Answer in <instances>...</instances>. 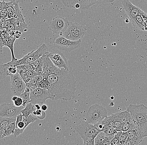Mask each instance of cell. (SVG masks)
<instances>
[{
  "instance_id": "cell-20",
  "label": "cell",
  "mask_w": 147,
  "mask_h": 145,
  "mask_svg": "<svg viewBox=\"0 0 147 145\" xmlns=\"http://www.w3.org/2000/svg\"><path fill=\"white\" fill-rule=\"evenodd\" d=\"M130 20L133 26L135 28L141 31H145L144 21L142 16L140 14L138 15L137 16Z\"/></svg>"
},
{
  "instance_id": "cell-40",
  "label": "cell",
  "mask_w": 147,
  "mask_h": 145,
  "mask_svg": "<svg viewBox=\"0 0 147 145\" xmlns=\"http://www.w3.org/2000/svg\"><path fill=\"white\" fill-rule=\"evenodd\" d=\"M35 108H36V110L37 109H41V107H40V105L38 104H36L35 105Z\"/></svg>"
},
{
  "instance_id": "cell-36",
  "label": "cell",
  "mask_w": 147,
  "mask_h": 145,
  "mask_svg": "<svg viewBox=\"0 0 147 145\" xmlns=\"http://www.w3.org/2000/svg\"><path fill=\"white\" fill-rule=\"evenodd\" d=\"M23 120V115L22 113L18 115L16 117V125L19 122L22 121Z\"/></svg>"
},
{
  "instance_id": "cell-3",
  "label": "cell",
  "mask_w": 147,
  "mask_h": 145,
  "mask_svg": "<svg viewBox=\"0 0 147 145\" xmlns=\"http://www.w3.org/2000/svg\"><path fill=\"white\" fill-rule=\"evenodd\" d=\"M75 129L83 140L84 145H94V138L100 132L95 126L84 120L76 126Z\"/></svg>"
},
{
  "instance_id": "cell-43",
  "label": "cell",
  "mask_w": 147,
  "mask_h": 145,
  "mask_svg": "<svg viewBox=\"0 0 147 145\" xmlns=\"http://www.w3.org/2000/svg\"><path fill=\"white\" fill-rule=\"evenodd\" d=\"M110 105V106L113 107V106L114 105V103H111Z\"/></svg>"
},
{
  "instance_id": "cell-23",
  "label": "cell",
  "mask_w": 147,
  "mask_h": 145,
  "mask_svg": "<svg viewBox=\"0 0 147 145\" xmlns=\"http://www.w3.org/2000/svg\"><path fill=\"white\" fill-rule=\"evenodd\" d=\"M16 128V122L11 123L3 130L2 134V138L6 136H9L11 135H13Z\"/></svg>"
},
{
  "instance_id": "cell-2",
  "label": "cell",
  "mask_w": 147,
  "mask_h": 145,
  "mask_svg": "<svg viewBox=\"0 0 147 145\" xmlns=\"http://www.w3.org/2000/svg\"><path fill=\"white\" fill-rule=\"evenodd\" d=\"M130 114L132 125L145 138L147 137V107L143 104H130L127 108Z\"/></svg>"
},
{
  "instance_id": "cell-8",
  "label": "cell",
  "mask_w": 147,
  "mask_h": 145,
  "mask_svg": "<svg viewBox=\"0 0 147 145\" xmlns=\"http://www.w3.org/2000/svg\"><path fill=\"white\" fill-rule=\"evenodd\" d=\"M30 98L31 102L34 105H42L48 99H52V96L48 90L40 87H37L31 91Z\"/></svg>"
},
{
  "instance_id": "cell-18",
  "label": "cell",
  "mask_w": 147,
  "mask_h": 145,
  "mask_svg": "<svg viewBox=\"0 0 147 145\" xmlns=\"http://www.w3.org/2000/svg\"><path fill=\"white\" fill-rule=\"evenodd\" d=\"M11 66L16 67L14 61H11L5 64H0V80L4 79L7 76H10L9 68Z\"/></svg>"
},
{
  "instance_id": "cell-11",
  "label": "cell",
  "mask_w": 147,
  "mask_h": 145,
  "mask_svg": "<svg viewBox=\"0 0 147 145\" xmlns=\"http://www.w3.org/2000/svg\"><path fill=\"white\" fill-rule=\"evenodd\" d=\"M11 90L14 95L20 97L26 88L24 82L19 73H17L11 76Z\"/></svg>"
},
{
  "instance_id": "cell-26",
  "label": "cell",
  "mask_w": 147,
  "mask_h": 145,
  "mask_svg": "<svg viewBox=\"0 0 147 145\" xmlns=\"http://www.w3.org/2000/svg\"><path fill=\"white\" fill-rule=\"evenodd\" d=\"M38 119V118L36 116H34L32 114H30L27 118H23V121L24 123L25 129L30 124L34 123Z\"/></svg>"
},
{
  "instance_id": "cell-1",
  "label": "cell",
  "mask_w": 147,
  "mask_h": 145,
  "mask_svg": "<svg viewBox=\"0 0 147 145\" xmlns=\"http://www.w3.org/2000/svg\"><path fill=\"white\" fill-rule=\"evenodd\" d=\"M49 52L42 56L43 78L48 82L47 90L52 96V100H71L74 98L77 82L73 71L57 67L50 60Z\"/></svg>"
},
{
  "instance_id": "cell-24",
  "label": "cell",
  "mask_w": 147,
  "mask_h": 145,
  "mask_svg": "<svg viewBox=\"0 0 147 145\" xmlns=\"http://www.w3.org/2000/svg\"><path fill=\"white\" fill-rule=\"evenodd\" d=\"M33 66L34 70L42 73L43 69V61L42 57L39 58L34 62L31 63Z\"/></svg>"
},
{
  "instance_id": "cell-30",
  "label": "cell",
  "mask_w": 147,
  "mask_h": 145,
  "mask_svg": "<svg viewBox=\"0 0 147 145\" xmlns=\"http://www.w3.org/2000/svg\"><path fill=\"white\" fill-rule=\"evenodd\" d=\"M16 68L18 69H21L23 71H26L29 69H34L33 66L30 63L28 64H22V65H18L17 66Z\"/></svg>"
},
{
  "instance_id": "cell-33",
  "label": "cell",
  "mask_w": 147,
  "mask_h": 145,
  "mask_svg": "<svg viewBox=\"0 0 147 145\" xmlns=\"http://www.w3.org/2000/svg\"><path fill=\"white\" fill-rule=\"evenodd\" d=\"M102 131L109 135H115L117 132L115 128L110 127H108Z\"/></svg>"
},
{
  "instance_id": "cell-9",
  "label": "cell",
  "mask_w": 147,
  "mask_h": 145,
  "mask_svg": "<svg viewBox=\"0 0 147 145\" xmlns=\"http://www.w3.org/2000/svg\"><path fill=\"white\" fill-rule=\"evenodd\" d=\"M81 43V40L71 41L61 36L56 38L54 42L55 47L60 50L67 52H70L77 49L80 45Z\"/></svg>"
},
{
  "instance_id": "cell-35",
  "label": "cell",
  "mask_w": 147,
  "mask_h": 145,
  "mask_svg": "<svg viewBox=\"0 0 147 145\" xmlns=\"http://www.w3.org/2000/svg\"><path fill=\"white\" fill-rule=\"evenodd\" d=\"M16 128L22 129L24 131V130H25L24 123L23 121L19 122L16 125Z\"/></svg>"
},
{
  "instance_id": "cell-12",
  "label": "cell",
  "mask_w": 147,
  "mask_h": 145,
  "mask_svg": "<svg viewBox=\"0 0 147 145\" xmlns=\"http://www.w3.org/2000/svg\"><path fill=\"white\" fill-rule=\"evenodd\" d=\"M70 22L67 18L57 16L53 18L49 24V30L54 34H60L67 28Z\"/></svg>"
},
{
  "instance_id": "cell-39",
  "label": "cell",
  "mask_w": 147,
  "mask_h": 145,
  "mask_svg": "<svg viewBox=\"0 0 147 145\" xmlns=\"http://www.w3.org/2000/svg\"><path fill=\"white\" fill-rule=\"evenodd\" d=\"M47 105H46L43 104L41 105V109L42 111H46L47 110Z\"/></svg>"
},
{
  "instance_id": "cell-14",
  "label": "cell",
  "mask_w": 147,
  "mask_h": 145,
  "mask_svg": "<svg viewBox=\"0 0 147 145\" xmlns=\"http://www.w3.org/2000/svg\"><path fill=\"white\" fill-rule=\"evenodd\" d=\"M127 132L128 137L124 145H139L143 141L144 138L139 131L132 125V124L131 127Z\"/></svg>"
},
{
  "instance_id": "cell-10",
  "label": "cell",
  "mask_w": 147,
  "mask_h": 145,
  "mask_svg": "<svg viewBox=\"0 0 147 145\" xmlns=\"http://www.w3.org/2000/svg\"><path fill=\"white\" fill-rule=\"evenodd\" d=\"M24 108L23 105L17 107L13 103H4L0 106V117L16 118Z\"/></svg>"
},
{
  "instance_id": "cell-17",
  "label": "cell",
  "mask_w": 147,
  "mask_h": 145,
  "mask_svg": "<svg viewBox=\"0 0 147 145\" xmlns=\"http://www.w3.org/2000/svg\"><path fill=\"white\" fill-rule=\"evenodd\" d=\"M115 135H109L101 131L94 138V145H111V141Z\"/></svg>"
},
{
  "instance_id": "cell-7",
  "label": "cell",
  "mask_w": 147,
  "mask_h": 145,
  "mask_svg": "<svg viewBox=\"0 0 147 145\" xmlns=\"http://www.w3.org/2000/svg\"><path fill=\"white\" fill-rule=\"evenodd\" d=\"M48 52V51L47 45L45 43H43L38 47L36 50H33L23 57L22 58L14 61L16 67L18 65L22 64H31Z\"/></svg>"
},
{
  "instance_id": "cell-34",
  "label": "cell",
  "mask_w": 147,
  "mask_h": 145,
  "mask_svg": "<svg viewBox=\"0 0 147 145\" xmlns=\"http://www.w3.org/2000/svg\"><path fill=\"white\" fill-rule=\"evenodd\" d=\"M24 0H0V2L6 3H17V4H19V3L22 2Z\"/></svg>"
},
{
  "instance_id": "cell-32",
  "label": "cell",
  "mask_w": 147,
  "mask_h": 145,
  "mask_svg": "<svg viewBox=\"0 0 147 145\" xmlns=\"http://www.w3.org/2000/svg\"><path fill=\"white\" fill-rule=\"evenodd\" d=\"M25 71L26 72L28 76L30 79L37 76V75H42V73L41 72H38L34 69H29V70Z\"/></svg>"
},
{
  "instance_id": "cell-28",
  "label": "cell",
  "mask_w": 147,
  "mask_h": 145,
  "mask_svg": "<svg viewBox=\"0 0 147 145\" xmlns=\"http://www.w3.org/2000/svg\"><path fill=\"white\" fill-rule=\"evenodd\" d=\"M17 70L18 73H19V75L21 76V78L22 79L24 82H25L26 84L29 82L30 79L29 78V77L28 76L27 74H26V72L24 71L18 69H17Z\"/></svg>"
},
{
  "instance_id": "cell-6",
  "label": "cell",
  "mask_w": 147,
  "mask_h": 145,
  "mask_svg": "<svg viewBox=\"0 0 147 145\" xmlns=\"http://www.w3.org/2000/svg\"><path fill=\"white\" fill-rule=\"evenodd\" d=\"M107 116V111L102 105L99 104L92 105L86 114V121L89 123L94 125L102 121Z\"/></svg>"
},
{
  "instance_id": "cell-29",
  "label": "cell",
  "mask_w": 147,
  "mask_h": 145,
  "mask_svg": "<svg viewBox=\"0 0 147 145\" xmlns=\"http://www.w3.org/2000/svg\"><path fill=\"white\" fill-rule=\"evenodd\" d=\"M128 137V132L127 131H122L120 136L119 142L117 145H124Z\"/></svg>"
},
{
  "instance_id": "cell-15",
  "label": "cell",
  "mask_w": 147,
  "mask_h": 145,
  "mask_svg": "<svg viewBox=\"0 0 147 145\" xmlns=\"http://www.w3.org/2000/svg\"><path fill=\"white\" fill-rule=\"evenodd\" d=\"M122 4L124 9L130 20L140 14L141 9L133 5L129 0H122Z\"/></svg>"
},
{
  "instance_id": "cell-4",
  "label": "cell",
  "mask_w": 147,
  "mask_h": 145,
  "mask_svg": "<svg viewBox=\"0 0 147 145\" xmlns=\"http://www.w3.org/2000/svg\"><path fill=\"white\" fill-rule=\"evenodd\" d=\"M86 29L77 22H70L68 26L60 36H64L71 41L81 40L85 36Z\"/></svg>"
},
{
  "instance_id": "cell-22",
  "label": "cell",
  "mask_w": 147,
  "mask_h": 145,
  "mask_svg": "<svg viewBox=\"0 0 147 145\" xmlns=\"http://www.w3.org/2000/svg\"><path fill=\"white\" fill-rule=\"evenodd\" d=\"M36 110L35 105L31 102L28 103L25 108L21 111L23 118H27L30 114H32L33 112Z\"/></svg>"
},
{
  "instance_id": "cell-45",
  "label": "cell",
  "mask_w": 147,
  "mask_h": 145,
  "mask_svg": "<svg viewBox=\"0 0 147 145\" xmlns=\"http://www.w3.org/2000/svg\"><path fill=\"white\" fill-rule=\"evenodd\" d=\"M114 97H113V96H112V97H110V99L112 100H114Z\"/></svg>"
},
{
  "instance_id": "cell-41",
  "label": "cell",
  "mask_w": 147,
  "mask_h": 145,
  "mask_svg": "<svg viewBox=\"0 0 147 145\" xmlns=\"http://www.w3.org/2000/svg\"><path fill=\"white\" fill-rule=\"evenodd\" d=\"M3 47L1 45H0V55H1L2 53L3 52Z\"/></svg>"
},
{
  "instance_id": "cell-44",
  "label": "cell",
  "mask_w": 147,
  "mask_h": 145,
  "mask_svg": "<svg viewBox=\"0 0 147 145\" xmlns=\"http://www.w3.org/2000/svg\"><path fill=\"white\" fill-rule=\"evenodd\" d=\"M2 26H3V24L1 23L0 22V28H1V27H2Z\"/></svg>"
},
{
  "instance_id": "cell-19",
  "label": "cell",
  "mask_w": 147,
  "mask_h": 145,
  "mask_svg": "<svg viewBox=\"0 0 147 145\" xmlns=\"http://www.w3.org/2000/svg\"><path fill=\"white\" fill-rule=\"evenodd\" d=\"M43 79L42 75H38L30 78L29 82L26 83V87L32 91L38 87L39 82Z\"/></svg>"
},
{
  "instance_id": "cell-38",
  "label": "cell",
  "mask_w": 147,
  "mask_h": 145,
  "mask_svg": "<svg viewBox=\"0 0 147 145\" xmlns=\"http://www.w3.org/2000/svg\"><path fill=\"white\" fill-rule=\"evenodd\" d=\"M5 22V20L4 16H0V22L3 24V25L4 24Z\"/></svg>"
},
{
  "instance_id": "cell-13",
  "label": "cell",
  "mask_w": 147,
  "mask_h": 145,
  "mask_svg": "<svg viewBox=\"0 0 147 145\" xmlns=\"http://www.w3.org/2000/svg\"><path fill=\"white\" fill-rule=\"evenodd\" d=\"M49 57L54 65L59 69H68V64L67 58L62 52L57 50L49 52Z\"/></svg>"
},
{
  "instance_id": "cell-27",
  "label": "cell",
  "mask_w": 147,
  "mask_h": 145,
  "mask_svg": "<svg viewBox=\"0 0 147 145\" xmlns=\"http://www.w3.org/2000/svg\"><path fill=\"white\" fill-rule=\"evenodd\" d=\"M11 100L13 101L14 105L17 107H20L23 105V100L20 97L14 95Z\"/></svg>"
},
{
  "instance_id": "cell-25",
  "label": "cell",
  "mask_w": 147,
  "mask_h": 145,
  "mask_svg": "<svg viewBox=\"0 0 147 145\" xmlns=\"http://www.w3.org/2000/svg\"><path fill=\"white\" fill-rule=\"evenodd\" d=\"M30 91L29 89L26 87L25 90L24 92L20 97L22 99L23 101V106L25 107L26 105L28 103L31 102V99L30 98Z\"/></svg>"
},
{
  "instance_id": "cell-42",
  "label": "cell",
  "mask_w": 147,
  "mask_h": 145,
  "mask_svg": "<svg viewBox=\"0 0 147 145\" xmlns=\"http://www.w3.org/2000/svg\"><path fill=\"white\" fill-rule=\"evenodd\" d=\"M125 22L127 23H128L129 22V19H127V18L126 19Z\"/></svg>"
},
{
  "instance_id": "cell-5",
  "label": "cell",
  "mask_w": 147,
  "mask_h": 145,
  "mask_svg": "<svg viewBox=\"0 0 147 145\" xmlns=\"http://www.w3.org/2000/svg\"><path fill=\"white\" fill-rule=\"evenodd\" d=\"M115 0H61L64 6L68 8L85 10L96 4L111 3Z\"/></svg>"
},
{
  "instance_id": "cell-31",
  "label": "cell",
  "mask_w": 147,
  "mask_h": 145,
  "mask_svg": "<svg viewBox=\"0 0 147 145\" xmlns=\"http://www.w3.org/2000/svg\"><path fill=\"white\" fill-rule=\"evenodd\" d=\"M122 132V131H117V133L115 134L113 138L111 141V145H115L118 144L119 142L120 136Z\"/></svg>"
},
{
  "instance_id": "cell-16",
  "label": "cell",
  "mask_w": 147,
  "mask_h": 145,
  "mask_svg": "<svg viewBox=\"0 0 147 145\" xmlns=\"http://www.w3.org/2000/svg\"><path fill=\"white\" fill-rule=\"evenodd\" d=\"M112 115L113 118L115 128L125 122L131 121L130 114L127 111L112 114Z\"/></svg>"
},
{
  "instance_id": "cell-37",
  "label": "cell",
  "mask_w": 147,
  "mask_h": 145,
  "mask_svg": "<svg viewBox=\"0 0 147 145\" xmlns=\"http://www.w3.org/2000/svg\"><path fill=\"white\" fill-rule=\"evenodd\" d=\"M46 113L45 111H42L41 114L37 118L38 119H40V120H42V119H44L46 117Z\"/></svg>"
},
{
  "instance_id": "cell-21",
  "label": "cell",
  "mask_w": 147,
  "mask_h": 145,
  "mask_svg": "<svg viewBox=\"0 0 147 145\" xmlns=\"http://www.w3.org/2000/svg\"><path fill=\"white\" fill-rule=\"evenodd\" d=\"M16 121V118L0 117V139L2 138V134L5 128L10 123Z\"/></svg>"
}]
</instances>
